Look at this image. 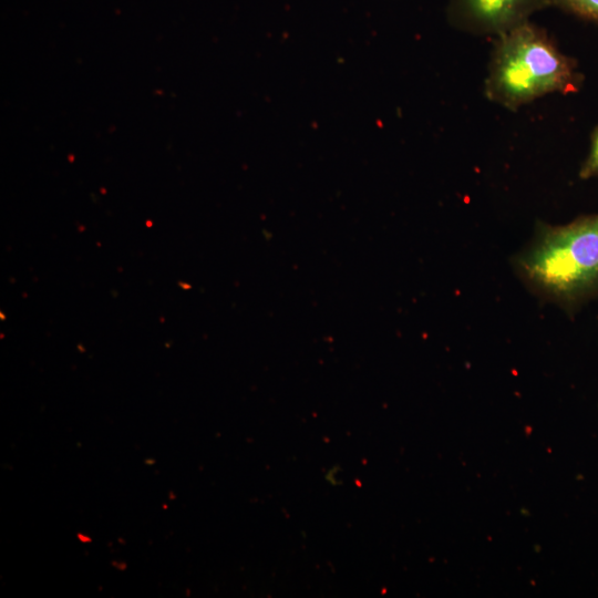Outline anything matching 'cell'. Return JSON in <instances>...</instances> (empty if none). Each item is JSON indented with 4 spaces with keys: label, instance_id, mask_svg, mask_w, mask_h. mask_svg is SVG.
<instances>
[{
    "label": "cell",
    "instance_id": "cell-1",
    "mask_svg": "<svg viewBox=\"0 0 598 598\" xmlns=\"http://www.w3.org/2000/svg\"><path fill=\"white\" fill-rule=\"evenodd\" d=\"M513 267L537 297L566 309L598 292V214L559 226L538 221Z\"/></svg>",
    "mask_w": 598,
    "mask_h": 598
},
{
    "label": "cell",
    "instance_id": "cell-2",
    "mask_svg": "<svg viewBox=\"0 0 598 598\" xmlns=\"http://www.w3.org/2000/svg\"><path fill=\"white\" fill-rule=\"evenodd\" d=\"M584 81L575 59L530 21L496 37L484 84L486 97L511 111L551 93H575Z\"/></svg>",
    "mask_w": 598,
    "mask_h": 598
},
{
    "label": "cell",
    "instance_id": "cell-3",
    "mask_svg": "<svg viewBox=\"0 0 598 598\" xmlns=\"http://www.w3.org/2000/svg\"><path fill=\"white\" fill-rule=\"evenodd\" d=\"M547 7L550 0H450L446 16L461 31L498 37Z\"/></svg>",
    "mask_w": 598,
    "mask_h": 598
},
{
    "label": "cell",
    "instance_id": "cell-4",
    "mask_svg": "<svg viewBox=\"0 0 598 598\" xmlns=\"http://www.w3.org/2000/svg\"><path fill=\"white\" fill-rule=\"evenodd\" d=\"M550 7L585 20L598 22V0H550Z\"/></svg>",
    "mask_w": 598,
    "mask_h": 598
},
{
    "label": "cell",
    "instance_id": "cell-5",
    "mask_svg": "<svg viewBox=\"0 0 598 598\" xmlns=\"http://www.w3.org/2000/svg\"><path fill=\"white\" fill-rule=\"evenodd\" d=\"M581 178H590L598 176V125L591 134L590 150L587 158L579 171Z\"/></svg>",
    "mask_w": 598,
    "mask_h": 598
}]
</instances>
